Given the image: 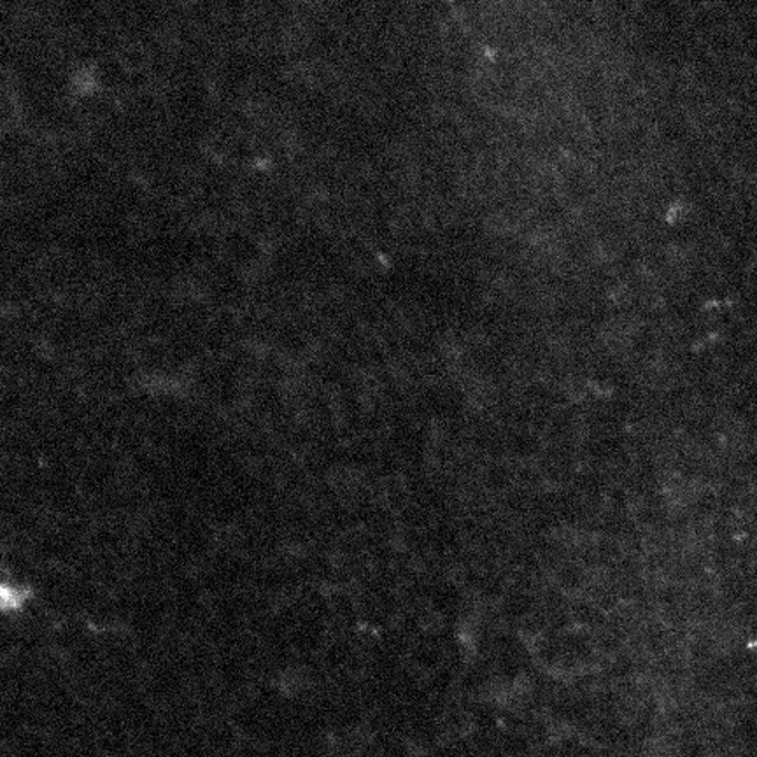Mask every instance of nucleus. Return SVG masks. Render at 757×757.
Masks as SVG:
<instances>
[{"mask_svg":"<svg viewBox=\"0 0 757 757\" xmlns=\"http://www.w3.org/2000/svg\"><path fill=\"white\" fill-rule=\"evenodd\" d=\"M41 603V589L23 575H0V623H22Z\"/></svg>","mask_w":757,"mask_h":757,"instance_id":"f257e3e1","label":"nucleus"}]
</instances>
